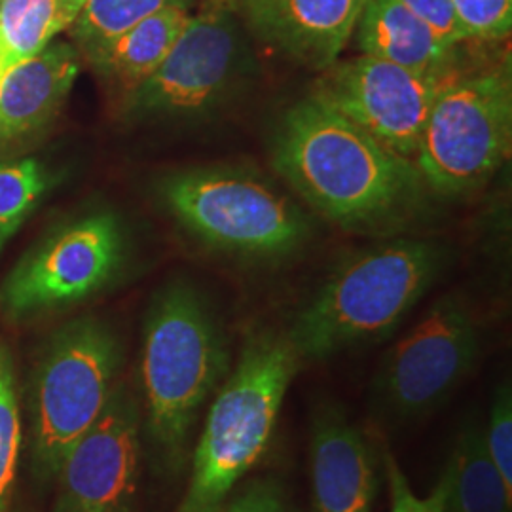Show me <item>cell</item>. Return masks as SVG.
Wrapping results in <instances>:
<instances>
[{
	"instance_id": "6",
	"label": "cell",
	"mask_w": 512,
	"mask_h": 512,
	"mask_svg": "<svg viewBox=\"0 0 512 512\" xmlns=\"http://www.w3.org/2000/svg\"><path fill=\"white\" fill-rule=\"evenodd\" d=\"M511 145L509 65L458 71L433 103L414 165L433 192L459 196L486 183L509 160Z\"/></svg>"
},
{
	"instance_id": "27",
	"label": "cell",
	"mask_w": 512,
	"mask_h": 512,
	"mask_svg": "<svg viewBox=\"0 0 512 512\" xmlns=\"http://www.w3.org/2000/svg\"><path fill=\"white\" fill-rule=\"evenodd\" d=\"M401 2L414 14H418L425 23H429L440 37L448 40L450 44L459 46L463 42L450 0H401Z\"/></svg>"
},
{
	"instance_id": "29",
	"label": "cell",
	"mask_w": 512,
	"mask_h": 512,
	"mask_svg": "<svg viewBox=\"0 0 512 512\" xmlns=\"http://www.w3.org/2000/svg\"><path fill=\"white\" fill-rule=\"evenodd\" d=\"M8 67H10V65H8V57L4 54V48H2V44H0V76L6 73Z\"/></svg>"
},
{
	"instance_id": "2",
	"label": "cell",
	"mask_w": 512,
	"mask_h": 512,
	"mask_svg": "<svg viewBox=\"0 0 512 512\" xmlns=\"http://www.w3.org/2000/svg\"><path fill=\"white\" fill-rule=\"evenodd\" d=\"M230 353L207 300L171 283L148 308L139 361L141 425L154 469L179 475L209 397L228 376Z\"/></svg>"
},
{
	"instance_id": "15",
	"label": "cell",
	"mask_w": 512,
	"mask_h": 512,
	"mask_svg": "<svg viewBox=\"0 0 512 512\" xmlns=\"http://www.w3.org/2000/svg\"><path fill=\"white\" fill-rule=\"evenodd\" d=\"M80 73V52L57 42L8 67L0 76V148L52 122Z\"/></svg>"
},
{
	"instance_id": "1",
	"label": "cell",
	"mask_w": 512,
	"mask_h": 512,
	"mask_svg": "<svg viewBox=\"0 0 512 512\" xmlns=\"http://www.w3.org/2000/svg\"><path fill=\"white\" fill-rule=\"evenodd\" d=\"M272 160L311 207L348 228L399 215L423 184L412 160L311 95L281 118Z\"/></svg>"
},
{
	"instance_id": "7",
	"label": "cell",
	"mask_w": 512,
	"mask_h": 512,
	"mask_svg": "<svg viewBox=\"0 0 512 512\" xmlns=\"http://www.w3.org/2000/svg\"><path fill=\"white\" fill-rule=\"evenodd\" d=\"M167 209L205 245L232 255H289L308 236L306 215L287 196L232 169H190L167 177Z\"/></svg>"
},
{
	"instance_id": "20",
	"label": "cell",
	"mask_w": 512,
	"mask_h": 512,
	"mask_svg": "<svg viewBox=\"0 0 512 512\" xmlns=\"http://www.w3.org/2000/svg\"><path fill=\"white\" fill-rule=\"evenodd\" d=\"M198 0H86L71 29L78 52H86L110 38L122 35L165 8L192 10Z\"/></svg>"
},
{
	"instance_id": "8",
	"label": "cell",
	"mask_w": 512,
	"mask_h": 512,
	"mask_svg": "<svg viewBox=\"0 0 512 512\" xmlns=\"http://www.w3.org/2000/svg\"><path fill=\"white\" fill-rule=\"evenodd\" d=\"M245 71L236 10L226 0H203L154 73L124 95L135 120L203 116L232 93Z\"/></svg>"
},
{
	"instance_id": "3",
	"label": "cell",
	"mask_w": 512,
	"mask_h": 512,
	"mask_svg": "<svg viewBox=\"0 0 512 512\" xmlns=\"http://www.w3.org/2000/svg\"><path fill=\"white\" fill-rule=\"evenodd\" d=\"M444 251L421 239H395L348 258L287 332L300 361H321L376 342L395 329L437 281Z\"/></svg>"
},
{
	"instance_id": "17",
	"label": "cell",
	"mask_w": 512,
	"mask_h": 512,
	"mask_svg": "<svg viewBox=\"0 0 512 512\" xmlns=\"http://www.w3.org/2000/svg\"><path fill=\"white\" fill-rule=\"evenodd\" d=\"M190 16L188 8H165L80 55L88 59L97 76L126 95L160 67Z\"/></svg>"
},
{
	"instance_id": "19",
	"label": "cell",
	"mask_w": 512,
	"mask_h": 512,
	"mask_svg": "<svg viewBox=\"0 0 512 512\" xmlns=\"http://www.w3.org/2000/svg\"><path fill=\"white\" fill-rule=\"evenodd\" d=\"M71 25L63 0H0V44L10 67L42 52Z\"/></svg>"
},
{
	"instance_id": "22",
	"label": "cell",
	"mask_w": 512,
	"mask_h": 512,
	"mask_svg": "<svg viewBox=\"0 0 512 512\" xmlns=\"http://www.w3.org/2000/svg\"><path fill=\"white\" fill-rule=\"evenodd\" d=\"M23 420L16 385V366L10 348L0 342V512L12 511Z\"/></svg>"
},
{
	"instance_id": "28",
	"label": "cell",
	"mask_w": 512,
	"mask_h": 512,
	"mask_svg": "<svg viewBox=\"0 0 512 512\" xmlns=\"http://www.w3.org/2000/svg\"><path fill=\"white\" fill-rule=\"evenodd\" d=\"M84 2L86 0H63V4H65V8H67V12L73 16V21L76 16H78V12L82 10V6H84Z\"/></svg>"
},
{
	"instance_id": "23",
	"label": "cell",
	"mask_w": 512,
	"mask_h": 512,
	"mask_svg": "<svg viewBox=\"0 0 512 512\" xmlns=\"http://www.w3.org/2000/svg\"><path fill=\"white\" fill-rule=\"evenodd\" d=\"M463 40H503L511 35L512 0H450Z\"/></svg>"
},
{
	"instance_id": "18",
	"label": "cell",
	"mask_w": 512,
	"mask_h": 512,
	"mask_svg": "<svg viewBox=\"0 0 512 512\" xmlns=\"http://www.w3.org/2000/svg\"><path fill=\"white\" fill-rule=\"evenodd\" d=\"M440 480L444 486L440 512L512 511V492L488 458L478 425L459 435Z\"/></svg>"
},
{
	"instance_id": "24",
	"label": "cell",
	"mask_w": 512,
	"mask_h": 512,
	"mask_svg": "<svg viewBox=\"0 0 512 512\" xmlns=\"http://www.w3.org/2000/svg\"><path fill=\"white\" fill-rule=\"evenodd\" d=\"M486 454L495 471L512 492V393L511 385L503 384L495 393L490 421L482 431Z\"/></svg>"
},
{
	"instance_id": "13",
	"label": "cell",
	"mask_w": 512,
	"mask_h": 512,
	"mask_svg": "<svg viewBox=\"0 0 512 512\" xmlns=\"http://www.w3.org/2000/svg\"><path fill=\"white\" fill-rule=\"evenodd\" d=\"M366 0H234L256 37L296 61L325 71L355 33Z\"/></svg>"
},
{
	"instance_id": "25",
	"label": "cell",
	"mask_w": 512,
	"mask_h": 512,
	"mask_svg": "<svg viewBox=\"0 0 512 512\" xmlns=\"http://www.w3.org/2000/svg\"><path fill=\"white\" fill-rule=\"evenodd\" d=\"M385 471L391 488V512H440L444 495L442 480H439L431 494L420 497L412 492L401 467L391 456L385 458Z\"/></svg>"
},
{
	"instance_id": "5",
	"label": "cell",
	"mask_w": 512,
	"mask_h": 512,
	"mask_svg": "<svg viewBox=\"0 0 512 512\" xmlns=\"http://www.w3.org/2000/svg\"><path fill=\"white\" fill-rule=\"evenodd\" d=\"M120 366V338L103 319L78 317L46 340L23 403L27 465L37 484L54 482L74 444L103 414Z\"/></svg>"
},
{
	"instance_id": "11",
	"label": "cell",
	"mask_w": 512,
	"mask_h": 512,
	"mask_svg": "<svg viewBox=\"0 0 512 512\" xmlns=\"http://www.w3.org/2000/svg\"><path fill=\"white\" fill-rule=\"evenodd\" d=\"M458 71L412 73L363 54L327 67L317 78L311 97L414 162L433 103Z\"/></svg>"
},
{
	"instance_id": "14",
	"label": "cell",
	"mask_w": 512,
	"mask_h": 512,
	"mask_svg": "<svg viewBox=\"0 0 512 512\" xmlns=\"http://www.w3.org/2000/svg\"><path fill=\"white\" fill-rule=\"evenodd\" d=\"M313 512H372L378 461L365 435L336 406L317 408L310 437Z\"/></svg>"
},
{
	"instance_id": "26",
	"label": "cell",
	"mask_w": 512,
	"mask_h": 512,
	"mask_svg": "<svg viewBox=\"0 0 512 512\" xmlns=\"http://www.w3.org/2000/svg\"><path fill=\"white\" fill-rule=\"evenodd\" d=\"M220 512H293L281 486L274 480H255L243 488Z\"/></svg>"
},
{
	"instance_id": "10",
	"label": "cell",
	"mask_w": 512,
	"mask_h": 512,
	"mask_svg": "<svg viewBox=\"0 0 512 512\" xmlns=\"http://www.w3.org/2000/svg\"><path fill=\"white\" fill-rule=\"evenodd\" d=\"M478 351L475 313L463 296L446 294L385 353L376 397L395 418L425 416L473 370Z\"/></svg>"
},
{
	"instance_id": "30",
	"label": "cell",
	"mask_w": 512,
	"mask_h": 512,
	"mask_svg": "<svg viewBox=\"0 0 512 512\" xmlns=\"http://www.w3.org/2000/svg\"><path fill=\"white\" fill-rule=\"evenodd\" d=\"M10 512H21V511H10Z\"/></svg>"
},
{
	"instance_id": "9",
	"label": "cell",
	"mask_w": 512,
	"mask_h": 512,
	"mask_svg": "<svg viewBox=\"0 0 512 512\" xmlns=\"http://www.w3.org/2000/svg\"><path fill=\"white\" fill-rule=\"evenodd\" d=\"M126 234L112 213H93L44 239L0 287V313L29 321L105 291L126 264Z\"/></svg>"
},
{
	"instance_id": "4",
	"label": "cell",
	"mask_w": 512,
	"mask_h": 512,
	"mask_svg": "<svg viewBox=\"0 0 512 512\" xmlns=\"http://www.w3.org/2000/svg\"><path fill=\"white\" fill-rule=\"evenodd\" d=\"M287 334L258 332L209 406L192 471L175 512H220L274 437L285 395L300 368Z\"/></svg>"
},
{
	"instance_id": "21",
	"label": "cell",
	"mask_w": 512,
	"mask_h": 512,
	"mask_svg": "<svg viewBox=\"0 0 512 512\" xmlns=\"http://www.w3.org/2000/svg\"><path fill=\"white\" fill-rule=\"evenodd\" d=\"M48 188L50 173L35 158L0 162V249L16 236Z\"/></svg>"
},
{
	"instance_id": "16",
	"label": "cell",
	"mask_w": 512,
	"mask_h": 512,
	"mask_svg": "<svg viewBox=\"0 0 512 512\" xmlns=\"http://www.w3.org/2000/svg\"><path fill=\"white\" fill-rule=\"evenodd\" d=\"M353 35L363 54L412 73L446 74L458 69V46L440 37L401 0H366Z\"/></svg>"
},
{
	"instance_id": "12",
	"label": "cell",
	"mask_w": 512,
	"mask_h": 512,
	"mask_svg": "<svg viewBox=\"0 0 512 512\" xmlns=\"http://www.w3.org/2000/svg\"><path fill=\"white\" fill-rule=\"evenodd\" d=\"M141 458V408L128 385L118 382L55 476L52 512H135Z\"/></svg>"
}]
</instances>
